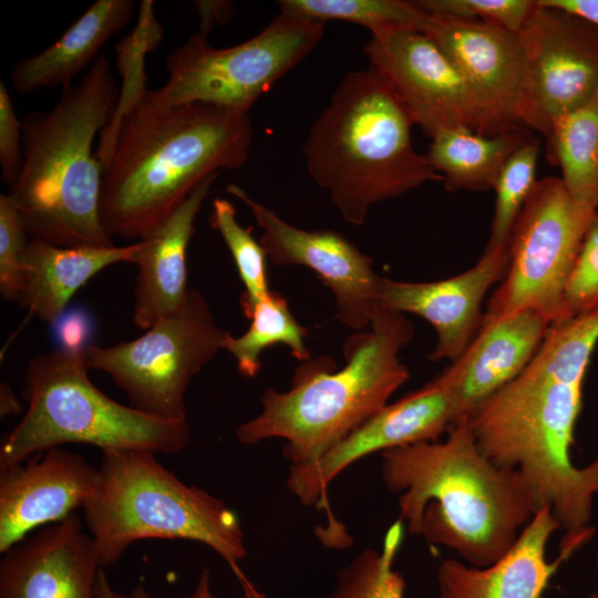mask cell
Returning a JSON list of instances; mask_svg holds the SVG:
<instances>
[{
    "label": "cell",
    "mask_w": 598,
    "mask_h": 598,
    "mask_svg": "<svg viewBox=\"0 0 598 598\" xmlns=\"http://www.w3.org/2000/svg\"><path fill=\"white\" fill-rule=\"evenodd\" d=\"M144 93L100 133V217L113 238L142 239L208 176L249 157V112L210 103L161 105Z\"/></svg>",
    "instance_id": "1"
},
{
    "label": "cell",
    "mask_w": 598,
    "mask_h": 598,
    "mask_svg": "<svg viewBox=\"0 0 598 598\" xmlns=\"http://www.w3.org/2000/svg\"><path fill=\"white\" fill-rule=\"evenodd\" d=\"M381 475L398 495L400 520L412 535L487 567L514 546L535 514L515 471L501 468L478 450L468 416L443 441L385 450Z\"/></svg>",
    "instance_id": "2"
},
{
    "label": "cell",
    "mask_w": 598,
    "mask_h": 598,
    "mask_svg": "<svg viewBox=\"0 0 598 598\" xmlns=\"http://www.w3.org/2000/svg\"><path fill=\"white\" fill-rule=\"evenodd\" d=\"M584 379L539 347L520 374L467 415L481 453L515 471L535 513L549 508L567 533L587 527L598 493V457L578 468L569 454Z\"/></svg>",
    "instance_id": "3"
},
{
    "label": "cell",
    "mask_w": 598,
    "mask_h": 598,
    "mask_svg": "<svg viewBox=\"0 0 598 598\" xmlns=\"http://www.w3.org/2000/svg\"><path fill=\"white\" fill-rule=\"evenodd\" d=\"M118 100L110 62L99 56L79 83L62 89L50 111L25 115L23 163L8 195L30 238L60 247L115 246L101 223L104 166L93 142Z\"/></svg>",
    "instance_id": "4"
},
{
    "label": "cell",
    "mask_w": 598,
    "mask_h": 598,
    "mask_svg": "<svg viewBox=\"0 0 598 598\" xmlns=\"http://www.w3.org/2000/svg\"><path fill=\"white\" fill-rule=\"evenodd\" d=\"M413 338L403 313L380 309L370 331L349 337L346 365L331 359L308 360L296 370L292 388H272L261 396V411L236 429L244 445L279 437L289 466H308L381 411L409 379L399 352Z\"/></svg>",
    "instance_id": "5"
},
{
    "label": "cell",
    "mask_w": 598,
    "mask_h": 598,
    "mask_svg": "<svg viewBox=\"0 0 598 598\" xmlns=\"http://www.w3.org/2000/svg\"><path fill=\"white\" fill-rule=\"evenodd\" d=\"M408 110L372 65L346 74L303 145L308 174L342 218L361 226L377 203L443 182L412 144Z\"/></svg>",
    "instance_id": "6"
},
{
    "label": "cell",
    "mask_w": 598,
    "mask_h": 598,
    "mask_svg": "<svg viewBox=\"0 0 598 598\" xmlns=\"http://www.w3.org/2000/svg\"><path fill=\"white\" fill-rule=\"evenodd\" d=\"M155 455L102 451L97 488L82 507L101 566L115 565L138 540L184 539L208 546L234 573L240 569L246 546L236 513L223 499L183 483Z\"/></svg>",
    "instance_id": "7"
},
{
    "label": "cell",
    "mask_w": 598,
    "mask_h": 598,
    "mask_svg": "<svg viewBox=\"0 0 598 598\" xmlns=\"http://www.w3.org/2000/svg\"><path fill=\"white\" fill-rule=\"evenodd\" d=\"M83 350L56 348L30 359L24 381L28 409L2 439L0 468L62 444L174 454L190 442L187 421L146 415L121 404L90 380Z\"/></svg>",
    "instance_id": "8"
},
{
    "label": "cell",
    "mask_w": 598,
    "mask_h": 598,
    "mask_svg": "<svg viewBox=\"0 0 598 598\" xmlns=\"http://www.w3.org/2000/svg\"><path fill=\"white\" fill-rule=\"evenodd\" d=\"M324 25L280 11L255 37L221 49L197 32L166 58V83L146 94L161 105L203 102L249 112L313 51Z\"/></svg>",
    "instance_id": "9"
},
{
    "label": "cell",
    "mask_w": 598,
    "mask_h": 598,
    "mask_svg": "<svg viewBox=\"0 0 598 598\" xmlns=\"http://www.w3.org/2000/svg\"><path fill=\"white\" fill-rule=\"evenodd\" d=\"M230 333L220 328L203 293L189 288L183 307L158 319L138 338L111 347L87 344L89 370L111 375L130 406L150 416L187 421L192 379L224 349Z\"/></svg>",
    "instance_id": "10"
},
{
    "label": "cell",
    "mask_w": 598,
    "mask_h": 598,
    "mask_svg": "<svg viewBox=\"0 0 598 598\" xmlns=\"http://www.w3.org/2000/svg\"><path fill=\"white\" fill-rule=\"evenodd\" d=\"M558 177L537 181L511 234V259L483 321L532 309L550 324L563 315L564 289L589 223Z\"/></svg>",
    "instance_id": "11"
},
{
    "label": "cell",
    "mask_w": 598,
    "mask_h": 598,
    "mask_svg": "<svg viewBox=\"0 0 598 598\" xmlns=\"http://www.w3.org/2000/svg\"><path fill=\"white\" fill-rule=\"evenodd\" d=\"M362 51L403 103L413 123L431 140L450 128H467L483 135L519 128L502 120L423 32L372 33Z\"/></svg>",
    "instance_id": "12"
},
{
    "label": "cell",
    "mask_w": 598,
    "mask_h": 598,
    "mask_svg": "<svg viewBox=\"0 0 598 598\" xmlns=\"http://www.w3.org/2000/svg\"><path fill=\"white\" fill-rule=\"evenodd\" d=\"M226 192L248 207L262 230L259 243L274 265L311 269L333 293L337 318L346 327L361 331L371 324L380 310L383 277L374 271L369 256L336 230H305L286 223L235 183Z\"/></svg>",
    "instance_id": "13"
},
{
    "label": "cell",
    "mask_w": 598,
    "mask_h": 598,
    "mask_svg": "<svg viewBox=\"0 0 598 598\" xmlns=\"http://www.w3.org/2000/svg\"><path fill=\"white\" fill-rule=\"evenodd\" d=\"M517 33L549 138L560 116L598 97V24L537 0Z\"/></svg>",
    "instance_id": "14"
},
{
    "label": "cell",
    "mask_w": 598,
    "mask_h": 598,
    "mask_svg": "<svg viewBox=\"0 0 598 598\" xmlns=\"http://www.w3.org/2000/svg\"><path fill=\"white\" fill-rule=\"evenodd\" d=\"M423 33L437 43L502 120L547 135L517 32L489 22L431 13Z\"/></svg>",
    "instance_id": "15"
},
{
    "label": "cell",
    "mask_w": 598,
    "mask_h": 598,
    "mask_svg": "<svg viewBox=\"0 0 598 598\" xmlns=\"http://www.w3.org/2000/svg\"><path fill=\"white\" fill-rule=\"evenodd\" d=\"M457 421L447 391L435 378L386 404L316 463L289 466L287 487L305 506L328 509L329 484L348 466L375 452L420 441H437Z\"/></svg>",
    "instance_id": "16"
},
{
    "label": "cell",
    "mask_w": 598,
    "mask_h": 598,
    "mask_svg": "<svg viewBox=\"0 0 598 598\" xmlns=\"http://www.w3.org/2000/svg\"><path fill=\"white\" fill-rule=\"evenodd\" d=\"M511 259V238L488 241L482 257L466 271L431 282H406L382 278L379 308L414 313L429 321L437 334L431 361L458 359L477 334L482 301L487 290L502 281Z\"/></svg>",
    "instance_id": "17"
},
{
    "label": "cell",
    "mask_w": 598,
    "mask_h": 598,
    "mask_svg": "<svg viewBox=\"0 0 598 598\" xmlns=\"http://www.w3.org/2000/svg\"><path fill=\"white\" fill-rule=\"evenodd\" d=\"M0 468V551L39 527L58 523L94 495L99 467L60 447Z\"/></svg>",
    "instance_id": "18"
},
{
    "label": "cell",
    "mask_w": 598,
    "mask_h": 598,
    "mask_svg": "<svg viewBox=\"0 0 598 598\" xmlns=\"http://www.w3.org/2000/svg\"><path fill=\"white\" fill-rule=\"evenodd\" d=\"M100 568L95 544L73 513L3 553L0 598H95Z\"/></svg>",
    "instance_id": "19"
},
{
    "label": "cell",
    "mask_w": 598,
    "mask_h": 598,
    "mask_svg": "<svg viewBox=\"0 0 598 598\" xmlns=\"http://www.w3.org/2000/svg\"><path fill=\"white\" fill-rule=\"evenodd\" d=\"M560 529L549 508L536 512L508 553L487 567L443 560L436 573L437 598H540L559 565L589 540L594 529L567 534L559 556L549 563L546 545Z\"/></svg>",
    "instance_id": "20"
},
{
    "label": "cell",
    "mask_w": 598,
    "mask_h": 598,
    "mask_svg": "<svg viewBox=\"0 0 598 598\" xmlns=\"http://www.w3.org/2000/svg\"><path fill=\"white\" fill-rule=\"evenodd\" d=\"M549 327L550 322L532 309L482 322L462 355L436 377L458 421L524 371Z\"/></svg>",
    "instance_id": "21"
},
{
    "label": "cell",
    "mask_w": 598,
    "mask_h": 598,
    "mask_svg": "<svg viewBox=\"0 0 598 598\" xmlns=\"http://www.w3.org/2000/svg\"><path fill=\"white\" fill-rule=\"evenodd\" d=\"M218 175L205 178L165 220L138 240L133 310L138 329H148L185 303L189 291L186 250L196 216Z\"/></svg>",
    "instance_id": "22"
},
{
    "label": "cell",
    "mask_w": 598,
    "mask_h": 598,
    "mask_svg": "<svg viewBox=\"0 0 598 598\" xmlns=\"http://www.w3.org/2000/svg\"><path fill=\"white\" fill-rule=\"evenodd\" d=\"M138 248V241L121 247H60L30 238L23 255L20 305L29 316L54 323L82 286L111 265L134 264Z\"/></svg>",
    "instance_id": "23"
},
{
    "label": "cell",
    "mask_w": 598,
    "mask_h": 598,
    "mask_svg": "<svg viewBox=\"0 0 598 598\" xmlns=\"http://www.w3.org/2000/svg\"><path fill=\"white\" fill-rule=\"evenodd\" d=\"M134 7L132 0H96L54 43L12 68V85L20 94L72 85L104 43L128 24Z\"/></svg>",
    "instance_id": "24"
},
{
    "label": "cell",
    "mask_w": 598,
    "mask_h": 598,
    "mask_svg": "<svg viewBox=\"0 0 598 598\" xmlns=\"http://www.w3.org/2000/svg\"><path fill=\"white\" fill-rule=\"evenodd\" d=\"M528 138L523 127L495 135L450 128L431 140L425 157L443 176L447 190H489L494 189L506 161Z\"/></svg>",
    "instance_id": "25"
},
{
    "label": "cell",
    "mask_w": 598,
    "mask_h": 598,
    "mask_svg": "<svg viewBox=\"0 0 598 598\" xmlns=\"http://www.w3.org/2000/svg\"><path fill=\"white\" fill-rule=\"evenodd\" d=\"M561 182L574 202L596 213L598 207V97L560 116L549 136Z\"/></svg>",
    "instance_id": "26"
},
{
    "label": "cell",
    "mask_w": 598,
    "mask_h": 598,
    "mask_svg": "<svg viewBox=\"0 0 598 598\" xmlns=\"http://www.w3.org/2000/svg\"><path fill=\"white\" fill-rule=\"evenodd\" d=\"M248 330L235 338L226 339L224 349L233 354L239 372L254 378L260 370L261 352L275 344H285L291 354L301 361L310 360L305 344L308 330L293 318L286 299L276 291H269L250 310Z\"/></svg>",
    "instance_id": "27"
},
{
    "label": "cell",
    "mask_w": 598,
    "mask_h": 598,
    "mask_svg": "<svg viewBox=\"0 0 598 598\" xmlns=\"http://www.w3.org/2000/svg\"><path fill=\"white\" fill-rule=\"evenodd\" d=\"M281 12L320 21L329 20L362 25L372 33L393 30L424 32L431 13L415 1L402 0H281Z\"/></svg>",
    "instance_id": "28"
},
{
    "label": "cell",
    "mask_w": 598,
    "mask_h": 598,
    "mask_svg": "<svg viewBox=\"0 0 598 598\" xmlns=\"http://www.w3.org/2000/svg\"><path fill=\"white\" fill-rule=\"evenodd\" d=\"M402 538L399 519L388 528L380 549H363L337 571L327 598H404V578L393 568Z\"/></svg>",
    "instance_id": "29"
},
{
    "label": "cell",
    "mask_w": 598,
    "mask_h": 598,
    "mask_svg": "<svg viewBox=\"0 0 598 598\" xmlns=\"http://www.w3.org/2000/svg\"><path fill=\"white\" fill-rule=\"evenodd\" d=\"M209 223L220 234L234 258L245 287L240 306L247 317L252 307L270 291L266 251L252 237V228H244L238 223L236 208L229 200L214 199Z\"/></svg>",
    "instance_id": "30"
},
{
    "label": "cell",
    "mask_w": 598,
    "mask_h": 598,
    "mask_svg": "<svg viewBox=\"0 0 598 598\" xmlns=\"http://www.w3.org/2000/svg\"><path fill=\"white\" fill-rule=\"evenodd\" d=\"M540 144L528 138L506 161L495 184V208L491 243H504L511 238L514 224L536 184V166Z\"/></svg>",
    "instance_id": "31"
},
{
    "label": "cell",
    "mask_w": 598,
    "mask_h": 598,
    "mask_svg": "<svg viewBox=\"0 0 598 598\" xmlns=\"http://www.w3.org/2000/svg\"><path fill=\"white\" fill-rule=\"evenodd\" d=\"M597 309L598 213L588 225L579 252L567 279L563 296V315L558 322L590 313Z\"/></svg>",
    "instance_id": "32"
},
{
    "label": "cell",
    "mask_w": 598,
    "mask_h": 598,
    "mask_svg": "<svg viewBox=\"0 0 598 598\" xmlns=\"http://www.w3.org/2000/svg\"><path fill=\"white\" fill-rule=\"evenodd\" d=\"M17 207L7 194L0 195V293L21 302L24 289L23 255L29 243Z\"/></svg>",
    "instance_id": "33"
},
{
    "label": "cell",
    "mask_w": 598,
    "mask_h": 598,
    "mask_svg": "<svg viewBox=\"0 0 598 598\" xmlns=\"http://www.w3.org/2000/svg\"><path fill=\"white\" fill-rule=\"evenodd\" d=\"M429 13L463 20L484 21L518 32L535 1L529 0H417Z\"/></svg>",
    "instance_id": "34"
},
{
    "label": "cell",
    "mask_w": 598,
    "mask_h": 598,
    "mask_svg": "<svg viewBox=\"0 0 598 598\" xmlns=\"http://www.w3.org/2000/svg\"><path fill=\"white\" fill-rule=\"evenodd\" d=\"M23 163L22 122L18 118L7 85L0 82V167L1 181L10 188Z\"/></svg>",
    "instance_id": "35"
},
{
    "label": "cell",
    "mask_w": 598,
    "mask_h": 598,
    "mask_svg": "<svg viewBox=\"0 0 598 598\" xmlns=\"http://www.w3.org/2000/svg\"><path fill=\"white\" fill-rule=\"evenodd\" d=\"M54 323H56L55 334L60 342L59 348L76 351L86 348L84 343L90 334V324L83 313L74 311L66 316L62 315Z\"/></svg>",
    "instance_id": "36"
},
{
    "label": "cell",
    "mask_w": 598,
    "mask_h": 598,
    "mask_svg": "<svg viewBox=\"0 0 598 598\" xmlns=\"http://www.w3.org/2000/svg\"><path fill=\"white\" fill-rule=\"evenodd\" d=\"M199 17V31L208 35L214 24L227 23L235 14V7L230 1L200 0L193 2Z\"/></svg>",
    "instance_id": "37"
},
{
    "label": "cell",
    "mask_w": 598,
    "mask_h": 598,
    "mask_svg": "<svg viewBox=\"0 0 598 598\" xmlns=\"http://www.w3.org/2000/svg\"><path fill=\"white\" fill-rule=\"evenodd\" d=\"M542 2L570 11L598 24V0H542Z\"/></svg>",
    "instance_id": "38"
},
{
    "label": "cell",
    "mask_w": 598,
    "mask_h": 598,
    "mask_svg": "<svg viewBox=\"0 0 598 598\" xmlns=\"http://www.w3.org/2000/svg\"><path fill=\"white\" fill-rule=\"evenodd\" d=\"M95 598H152L142 584H137L130 592L123 594L114 590L106 578L105 571L100 568L95 585Z\"/></svg>",
    "instance_id": "39"
},
{
    "label": "cell",
    "mask_w": 598,
    "mask_h": 598,
    "mask_svg": "<svg viewBox=\"0 0 598 598\" xmlns=\"http://www.w3.org/2000/svg\"><path fill=\"white\" fill-rule=\"evenodd\" d=\"M21 412V404L7 382L0 385V415L8 417L18 415Z\"/></svg>",
    "instance_id": "40"
},
{
    "label": "cell",
    "mask_w": 598,
    "mask_h": 598,
    "mask_svg": "<svg viewBox=\"0 0 598 598\" xmlns=\"http://www.w3.org/2000/svg\"><path fill=\"white\" fill-rule=\"evenodd\" d=\"M187 598H217L212 590L209 569L202 570L194 591Z\"/></svg>",
    "instance_id": "41"
},
{
    "label": "cell",
    "mask_w": 598,
    "mask_h": 598,
    "mask_svg": "<svg viewBox=\"0 0 598 598\" xmlns=\"http://www.w3.org/2000/svg\"><path fill=\"white\" fill-rule=\"evenodd\" d=\"M235 575L236 577L238 578L240 585H241V589H243V594H244V598H267L266 595L261 591H259L247 578L246 576L243 574V571L240 569H238L237 571H235Z\"/></svg>",
    "instance_id": "42"
}]
</instances>
